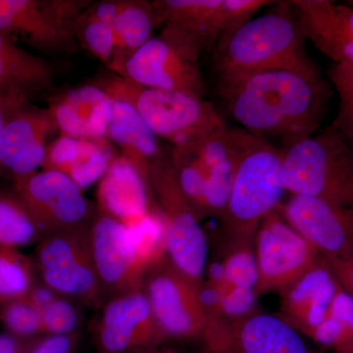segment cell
I'll return each instance as SVG.
<instances>
[{"label":"cell","mask_w":353,"mask_h":353,"mask_svg":"<svg viewBox=\"0 0 353 353\" xmlns=\"http://www.w3.org/2000/svg\"><path fill=\"white\" fill-rule=\"evenodd\" d=\"M216 90L241 129L285 148L318 132L334 88L314 62L303 69L220 75Z\"/></svg>","instance_id":"obj_1"},{"label":"cell","mask_w":353,"mask_h":353,"mask_svg":"<svg viewBox=\"0 0 353 353\" xmlns=\"http://www.w3.org/2000/svg\"><path fill=\"white\" fill-rule=\"evenodd\" d=\"M306 41L290 0L275 1L267 12L220 38L213 66L218 76L305 68L314 63Z\"/></svg>","instance_id":"obj_2"},{"label":"cell","mask_w":353,"mask_h":353,"mask_svg":"<svg viewBox=\"0 0 353 353\" xmlns=\"http://www.w3.org/2000/svg\"><path fill=\"white\" fill-rule=\"evenodd\" d=\"M283 150L239 129V161L226 208L219 219L223 252L254 248L262 221L279 208L285 192Z\"/></svg>","instance_id":"obj_3"},{"label":"cell","mask_w":353,"mask_h":353,"mask_svg":"<svg viewBox=\"0 0 353 353\" xmlns=\"http://www.w3.org/2000/svg\"><path fill=\"white\" fill-rule=\"evenodd\" d=\"M94 85L111 99L129 103L157 137L173 146L196 143L227 125L204 99L143 87L114 73L101 76Z\"/></svg>","instance_id":"obj_4"},{"label":"cell","mask_w":353,"mask_h":353,"mask_svg":"<svg viewBox=\"0 0 353 353\" xmlns=\"http://www.w3.org/2000/svg\"><path fill=\"white\" fill-rule=\"evenodd\" d=\"M281 173L292 196L353 208V150L331 126L284 148Z\"/></svg>","instance_id":"obj_5"},{"label":"cell","mask_w":353,"mask_h":353,"mask_svg":"<svg viewBox=\"0 0 353 353\" xmlns=\"http://www.w3.org/2000/svg\"><path fill=\"white\" fill-rule=\"evenodd\" d=\"M88 226L44 236L32 259L39 281L58 296L99 310L105 303L92 250Z\"/></svg>","instance_id":"obj_6"},{"label":"cell","mask_w":353,"mask_h":353,"mask_svg":"<svg viewBox=\"0 0 353 353\" xmlns=\"http://www.w3.org/2000/svg\"><path fill=\"white\" fill-rule=\"evenodd\" d=\"M201 50L189 37L162 28L125 62L121 77L146 88L182 92L204 99L199 67Z\"/></svg>","instance_id":"obj_7"},{"label":"cell","mask_w":353,"mask_h":353,"mask_svg":"<svg viewBox=\"0 0 353 353\" xmlns=\"http://www.w3.org/2000/svg\"><path fill=\"white\" fill-rule=\"evenodd\" d=\"M150 187L163 215L167 256L188 277L203 284L208 239L196 209L176 182L169 154L161 152L152 165Z\"/></svg>","instance_id":"obj_8"},{"label":"cell","mask_w":353,"mask_h":353,"mask_svg":"<svg viewBox=\"0 0 353 353\" xmlns=\"http://www.w3.org/2000/svg\"><path fill=\"white\" fill-rule=\"evenodd\" d=\"M92 1L87 0H0V32L43 52L77 50L75 24Z\"/></svg>","instance_id":"obj_9"},{"label":"cell","mask_w":353,"mask_h":353,"mask_svg":"<svg viewBox=\"0 0 353 353\" xmlns=\"http://www.w3.org/2000/svg\"><path fill=\"white\" fill-rule=\"evenodd\" d=\"M259 281L256 296L283 294L323 259L321 253L278 211L269 213L260 225L254 243Z\"/></svg>","instance_id":"obj_10"},{"label":"cell","mask_w":353,"mask_h":353,"mask_svg":"<svg viewBox=\"0 0 353 353\" xmlns=\"http://www.w3.org/2000/svg\"><path fill=\"white\" fill-rule=\"evenodd\" d=\"M141 289L165 338L201 336L208 321L202 285L179 270L167 255L146 270Z\"/></svg>","instance_id":"obj_11"},{"label":"cell","mask_w":353,"mask_h":353,"mask_svg":"<svg viewBox=\"0 0 353 353\" xmlns=\"http://www.w3.org/2000/svg\"><path fill=\"white\" fill-rule=\"evenodd\" d=\"M269 0H153L157 28L189 37L201 52L212 51L220 38L252 19Z\"/></svg>","instance_id":"obj_12"},{"label":"cell","mask_w":353,"mask_h":353,"mask_svg":"<svg viewBox=\"0 0 353 353\" xmlns=\"http://www.w3.org/2000/svg\"><path fill=\"white\" fill-rule=\"evenodd\" d=\"M13 190L44 236L88 226L97 212L71 178L60 172L36 171L13 178Z\"/></svg>","instance_id":"obj_13"},{"label":"cell","mask_w":353,"mask_h":353,"mask_svg":"<svg viewBox=\"0 0 353 353\" xmlns=\"http://www.w3.org/2000/svg\"><path fill=\"white\" fill-rule=\"evenodd\" d=\"M88 233L104 301L141 289L150 266L139 252L127 225L97 209Z\"/></svg>","instance_id":"obj_14"},{"label":"cell","mask_w":353,"mask_h":353,"mask_svg":"<svg viewBox=\"0 0 353 353\" xmlns=\"http://www.w3.org/2000/svg\"><path fill=\"white\" fill-rule=\"evenodd\" d=\"M92 326L101 353H152L165 336L143 289L109 299Z\"/></svg>","instance_id":"obj_15"},{"label":"cell","mask_w":353,"mask_h":353,"mask_svg":"<svg viewBox=\"0 0 353 353\" xmlns=\"http://www.w3.org/2000/svg\"><path fill=\"white\" fill-rule=\"evenodd\" d=\"M201 338L208 353H312L289 323L263 313L208 320Z\"/></svg>","instance_id":"obj_16"},{"label":"cell","mask_w":353,"mask_h":353,"mask_svg":"<svg viewBox=\"0 0 353 353\" xmlns=\"http://www.w3.org/2000/svg\"><path fill=\"white\" fill-rule=\"evenodd\" d=\"M280 214L324 259L353 260V208L292 196Z\"/></svg>","instance_id":"obj_17"},{"label":"cell","mask_w":353,"mask_h":353,"mask_svg":"<svg viewBox=\"0 0 353 353\" xmlns=\"http://www.w3.org/2000/svg\"><path fill=\"white\" fill-rule=\"evenodd\" d=\"M58 131L48 109L26 104L6 121L0 134V165L13 178L28 175L43 167L48 139Z\"/></svg>","instance_id":"obj_18"},{"label":"cell","mask_w":353,"mask_h":353,"mask_svg":"<svg viewBox=\"0 0 353 353\" xmlns=\"http://www.w3.org/2000/svg\"><path fill=\"white\" fill-rule=\"evenodd\" d=\"M304 36L333 64L353 62V6L332 0H290Z\"/></svg>","instance_id":"obj_19"},{"label":"cell","mask_w":353,"mask_h":353,"mask_svg":"<svg viewBox=\"0 0 353 353\" xmlns=\"http://www.w3.org/2000/svg\"><path fill=\"white\" fill-rule=\"evenodd\" d=\"M341 285L323 257L314 268L283 294L281 316L292 328L312 339L326 321Z\"/></svg>","instance_id":"obj_20"},{"label":"cell","mask_w":353,"mask_h":353,"mask_svg":"<svg viewBox=\"0 0 353 353\" xmlns=\"http://www.w3.org/2000/svg\"><path fill=\"white\" fill-rule=\"evenodd\" d=\"M113 99L94 85L71 88L53 97L50 111L58 131L78 139H106Z\"/></svg>","instance_id":"obj_21"},{"label":"cell","mask_w":353,"mask_h":353,"mask_svg":"<svg viewBox=\"0 0 353 353\" xmlns=\"http://www.w3.org/2000/svg\"><path fill=\"white\" fill-rule=\"evenodd\" d=\"M150 187L138 169L126 158H114L99 180L97 209L127 223L150 214Z\"/></svg>","instance_id":"obj_22"},{"label":"cell","mask_w":353,"mask_h":353,"mask_svg":"<svg viewBox=\"0 0 353 353\" xmlns=\"http://www.w3.org/2000/svg\"><path fill=\"white\" fill-rule=\"evenodd\" d=\"M106 138L120 148L121 157L136 166L150 187L152 165L161 154V150L157 134L136 109L127 102L113 99Z\"/></svg>","instance_id":"obj_23"},{"label":"cell","mask_w":353,"mask_h":353,"mask_svg":"<svg viewBox=\"0 0 353 353\" xmlns=\"http://www.w3.org/2000/svg\"><path fill=\"white\" fill-rule=\"evenodd\" d=\"M52 68L43 58L23 50L0 32V94L31 95L48 90L53 83Z\"/></svg>","instance_id":"obj_24"},{"label":"cell","mask_w":353,"mask_h":353,"mask_svg":"<svg viewBox=\"0 0 353 353\" xmlns=\"http://www.w3.org/2000/svg\"><path fill=\"white\" fill-rule=\"evenodd\" d=\"M113 28L119 50V62L114 74L121 75L125 62L152 38L157 28L152 1L123 0Z\"/></svg>","instance_id":"obj_25"},{"label":"cell","mask_w":353,"mask_h":353,"mask_svg":"<svg viewBox=\"0 0 353 353\" xmlns=\"http://www.w3.org/2000/svg\"><path fill=\"white\" fill-rule=\"evenodd\" d=\"M44 234L15 190H0V246L18 248L38 243Z\"/></svg>","instance_id":"obj_26"},{"label":"cell","mask_w":353,"mask_h":353,"mask_svg":"<svg viewBox=\"0 0 353 353\" xmlns=\"http://www.w3.org/2000/svg\"><path fill=\"white\" fill-rule=\"evenodd\" d=\"M90 4L76 21L77 43L115 73L119 62V50L113 24L95 15L90 9Z\"/></svg>","instance_id":"obj_27"},{"label":"cell","mask_w":353,"mask_h":353,"mask_svg":"<svg viewBox=\"0 0 353 353\" xmlns=\"http://www.w3.org/2000/svg\"><path fill=\"white\" fill-rule=\"evenodd\" d=\"M38 281L34 259L0 246V304L27 296Z\"/></svg>","instance_id":"obj_28"},{"label":"cell","mask_w":353,"mask_h":353,"mask_svg":"<svg viewBox=\"0 0 353 353\" xmlns=\"http://www.w3.org/2000/svg\"><path fill=\"white\" fill-rule=\"evenodd\" d=\"M114 158L105 139H80L78 152L67 176L83 192L101 180Z\"/></svg>","instance_id":"obj_29"},{"label":"cell","mask_w":353,"mask_h":353,"mask_svg":"<svg viewBox=\"0 0 353 353\" xmlns=\"http://www.w3.org/2000/svg\"><path fill=\"white\" fill-rule=\"evenodd\" d=\"M327 78L339 97V108L330 126L353 150V62L332 64Z\"/></svg>","instance_id":"obj_30"},{"label":"cell","mask_w":353,"mask_h":353,"mask_svg":"<svg viewBox=\"0 0 353 353\" xmlns=\"http://www.w3.org/2000/svg\"><path fill=\"white\" fill-rule=\"evenodd\" d=\"M0 323L13 336H43L41 310L27 296L0 304Z\"/></svg>","instance_id":"obj_31"},{"label":"cell","mask_w":353,"mask_h":353,"mask_svg":"<svg viewBox=\"0 0 353 353\" xmlns=\"http://www.w3.org/2000/svg\"><path fill=\"white\" fill-rule=\"evenodd\" d=\"M82 308V305L66 297H55L41 311L43 336L80 332L83 321Z\"/></svg>","instance_id":"obj_32"},{"label":"cell","mask_w":353,"mask_h":353,"mask_svg":"<svg viewBox=\"0 0 353 353\" xmlns=\"http://www.w3.org/2000/svg\"><path fill=\"white\" fill-rule=\"evenodd\" d=\"M329 316L340 325L345 336V343L341 347L353 345V299L341 287L334 297Z\"/></svg>","instance_id":"obj_33"},{"label":"cell","mask_w":353,"mask_h":353,"mask_svg":"<svg viewBox=\"0 0 353 353\" xmlns=\"http://www.w3.org/2000/svg\"><path fill=\"white\" fill-rule=\"evenodd\" d=\"M80 339L81 332L57 336H41L28 353H76Z\"/></svg>","instance_id":"obj_34"},{"label":"cell","mask_w":353,"mask_h":353,"mask_svg":"<svg viewBox=\"0 0 353 353\" xmlns=\"http://www.w3.org/2000/svg\"><path fill=\"white\" fill-rule=\"evenodd\" d=\"M326 259L330 268L333 272L334 278L338 281L341 289L347 292L353 299V260L343 261L331 259Z\"/></svg>","instance_id":"obj_35"},{"label":"cell","mask_w":353,"mask_h":353,"mask_svg":"<svg viewBox=\"0 0 353 353\" xmlns=\"http://www.w3.org/2000/svg\"><path fill=\"white\" fill-rule=\"evenodd\" d=\"M38 339L20 338L8 333L0 334V353H28Z\"/></svg>","instance_id":"obj_36"},{"label":"cell","mask_w":353,"mask_h":353,"mask_svg":"<svg viewBox=\"0 0 353 353\" xmlns=\"http://www.w3.org/2000/svg\"><path fill=\"white\" fill-rule=\"evenodd\" d=\"M29 103V99L18 95L0 94V134L6 125V121L17 109ZM0 165V170H1Z\"/></svg>","instance_id":"obj_37"},{"label":"cell","mask_w":353,"mask_h":353,"mask_svg":"<svg viewBox=\"0 0 353 353\" xmlns=\"http://www.w3.org/2000/svg\"><path fill=\"white\" fill-rule=\"evenodd\" d=\"M57 296L58 294L43 284L39 279L27 296L28 299L41 311Z\"/></svg>","instance_id":"obj_38"},{"label":"cell","mask_w":353,"mask_h":353,"mask_svg":"<svg viewBox=\"0 0 353 353\" xmlns=\"http://www.w3.org/2000/svg\"><path fill=\"white\" fill-rule=\"evenodd\" d=\"M336 353H353V345H347L334 350Z\"/></svg>","instance_id":"obj_39"},{"label":"cell","mask_w":353,"mask_h":353,"mask_svg":"<svg viewBox=\"0 0 353 353\" xmlns=\"http://www.w3.org/2000/svg\"><path fill=\"white\" fill-rule=\"evenodd\" d=\"M154 353H176L175 350H157Z\"/></svg>","instance_id":"obj_40"},{"label":"cell","mask_w":353,"mask_h":353,"mask_svg":"<svg viewBox=\"0 0 353 353\" xmlns=\"http://www.w3.org/2000/svg\"><path fill=\"white\" fill-rule=\"evenodd\" d=\"M348 3L352 4L353 6V0H348Z\"/></svg>","instance_id":"obj_41"},{"label":"cell","mask_w":353,"mask_h":353,"mask_svg":"<svg viewBox=\"0 0 353 353\" xmlns=\"http://www.w3.org/2000/svg\"><path fill=\"white\" fill-rule=\"evenodd\" d=\"M154 352H152V353H154Z\"/></svg>","instance_id":"obj_42"}]
</instances>
